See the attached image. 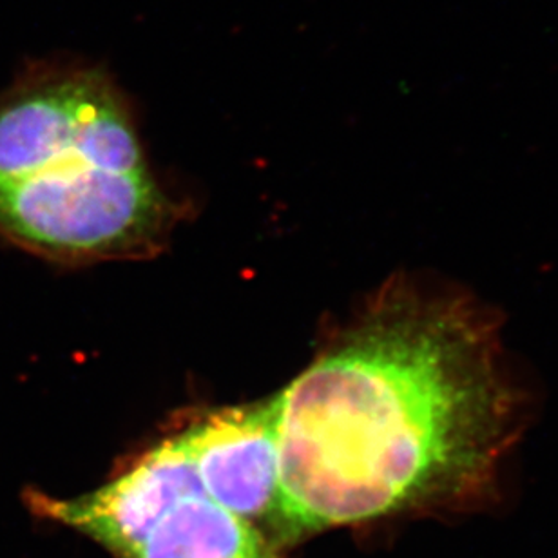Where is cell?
I'll return each instance as SVG.
<instances>
[{"label": "cell", "instance_id": "1", "mask_svg": "<svg viewBox=\"0 0 558 558\" xmlns=\"http://www.w3.org/2000/svg\"><path fill=\"white\" fill-rule=\"evenodd\" d=\"M272 399L287 538L466 499L494 470L510 415L481 323L409 294Z\"/></svg>", "mask_w": 558, "mask_h": 558}, {"label": "cell", "instance_id": "5", "mask_svg": "<svg viewBox=\"0 0 558 558\" xmlns=\"http://www.w3.org/2000/svg\"><path fill=\"white\" fill-rule=\"evenodd\" d=\"M264 533L232 515L207 494L167 511L130 558H270Z\"/></svg>", "mask_w": 558, "mask_h": 558}, {"label": "cell", "instance_id": "3", "mask_svg": "<svg viewBox=\"0 0 558 558\" xmlns=\"http://www.w3.org/2000/svg\"><path fill=\"white\" fill-rule=\"evenodd\" d=\"M205 494L185 434L167 439L113 483L75 499L24 492L38 519L73 527L122 558H130L167 511L191 495Z\"/></svg>", "mask_w": 558, "mask_h": 558}, {"label": "cell", "instance_id": "4", "mask_svg": "<svg viewBox=\"0 0 558 558\" xmlns=\"http://www.w3.org/2000/svg\"><path fill=\"white\" fill-rule=\"evenodd\" d=\"M205 494L243 521L278 513V428L275 399L207 415L183 432Z\"/></svg>", "mask_w": 558, "mask_h": 558}, {"label": "cell", "instance_id": "2", "mask_svg": "<svg viewBox=\"0 0 558 558\" xmlns=\"http://www.w3.org/2000/svg\"><path fill=\"white\" fill-rule=\"evenodd\" d=\"M172 207L104 71L46 62L0 98V234L57 259L158 247Z\"/></svg>", "mask_w": 558, "mask_h": 558}]
</instances>
